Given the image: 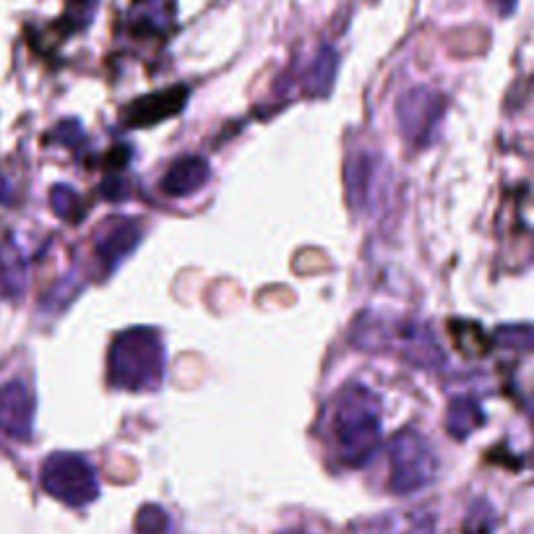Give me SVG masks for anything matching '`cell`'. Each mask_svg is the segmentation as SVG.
<instances>
[{
	"mask_svg": "<svg viewBox=\"0 0 534 534\" xmlns=\"http://www.w3.org/2000/svg\"><path fill=\"white\" fill-rule=\"evenodd\" d=\"M334 451L347 467H365L381 443V402L363 383H347L331 407Z\"/></svg>",
	"mask_w": 534,
	"mask_h": 534,
	"instance_id": "cell-1",
	"label": "cell"
},
{
	"mask_svg": "<svg viewBox=\"0 0 534 534\" xmlns=\"http://www.w3.org/2000/svg\"><path fill=\"white\" fill-rule=\"evenodd\" d=\"M107 381L123 391H157L165 381V347L154 329H128L107 352Z\"/></svg>",
	"mask_w": 534,
	"mask_h": 534,
	"instance_id": "cell-2",
	"label": "cell"
},
{
	"mask_svg": "<svg viewBox=\"0 0 534 534\" xmlns=\"http://www.w3.org/2000/svg\"><path fill=\"white\" fill-rule=\"evenodd\" d=\"M352 339H355L360 350L396 352L402 360H407L409 365H417V368L433 370L443 365V352L438 347V339L420 321H409V318L389 321V318L363 316L355 324Z\"/></svg>",
	"mask_w": 534,
	"mask_h": 534,
	"instance_id": "cell-3",
	"label": "cell"
},
{
	"mask_svg": "<svg viewBox=\"0 0 534 534\" xmlns=\"http://www.w3.org/2000/svg\"><path fill=\"white\" fill-rule=\"evenodd\" d=\"M391 459V490L396 495H409L428 488L436 480L438 459L436 451L425 436L417 430L396 433L389 446Z\"/></svg>",
	"mask_w": 534,
	"mask_h": 534,
	"instance_id": "cell-4",
	"label": "cell"
},
{
	"mask_svg": "<svg viewBox=\"0 0 534 534\" xmlns=\"http://www.w3.org/2000/svg\"><path fill=\"white\" fill-rule=\"evenodd\" d=\"M40 482L45 493H50L55 501L66 503L71 508L89 506L99 498V482L94 475V467L84 456L58 451L47 456L42 464Z\"/></svg>",
	"mask_w": 534,
	"mask_h": 534,
	"instance_id": "cell-5",
	"label": "cell"
},
{
	"mask_svg": "<svg viewBox=\"0 0 534 534\" xmlns=\"http://www.w3.org/2000/svg\"><path fill=\"white\" fill-rule=\"evenodd\" d=\"M443 97L428 86H415L399 97L396 102V118L404 141L415 149H425L433 144L436 131L443 120Z\"/></svg>",
	"mask_w": 534,
	"mask_h": 534,
	"instance_id": "cell-6",
	"label": "cell"
},
{
	"mask_svg": "<svg viewBox=\"0 0 534 534\" xmlns=\"http://www.w3.org/2000/svg\"><path fill=\"white\" fill-rule=\"evenodd\" d=\"M34 425V396L21 381L0 386V433L14 441H29Z\"/></svg>",
	"mask_w": 534,
	"mask_h": 534,
	"instance_id": "cell-7",
	"label": "cell"
},
{
	"mask_svg": "<svg viewBox=\"0 0 534 534\" xmlns=\"http://www.w3.org/2000/svg\"><path fill=\"white\" fill-rule=\"evenodd\" d=\"M141 240V227L133 222V219L113 217L107 219L102 230L97 232V240H94V253H97V261L105 266L107 271H113L115 266L133 253V248L139 245Z\"/></svg>",
	"mask_w": 534,
	"mask_h": 534,
	"instance_id": "cell-8",
	"label": "cell"
},
{
	"mask_svg": "<svg viewBox=\"0 0 534 534\" xmlns=\"http://www.w3.org/2000/svg\"><path fill=\"white\" fill-rule=\"evenodd\" d=\"M185 94H188V89H183V86H172L167 92H157L149 94V97L136 99V102L126 110V123L133 128L154 126L159 120L170 118V115H178L180 107L185 105Z\"/></svg>",
	"mask_w": 534,
	"mask_h": 534,
	"instance_id": "cell-9",
	"label": "cell"
},
{
	"mask_svg": "<svg viewBox=\"0 0 534 534\" xmlns=\"http://www.w3.org/2000/svg\"><path fill=\"white\" fill-rule=\"evenodd\" d=\"M211 170L201 157H183L175 159L170 165V170L165 172L162 178V193H167L170 198H185L193 196L196 191H201L209 180Z\"/></svg>",
	"mask_w": 534,
	"mask_h": 534,
	"instance_id": "cell-10",
	"label": "cell"
},
{
	"mask_svg": "<svg viewBox=\"0 0 534 534\" xmlns=\"http://www.w3.org/2000/svg\"><path fill=\"white\" fill-rule=\"evenodd\" d=\"M175 21L172 0H136L128 14V29L144 34H165Z\"/></svg>",
	"mask_w": 534,
	"mask_h": 534,
	"instance_id": "cell-11",
	"label": "cell"
},
{
	"mask_svg": "<svg viewBox=\"0 0 534 534\" xmlns=\"http://www.w3.org/2000/svg\"><path fill=\"white\" fill-rule=\"evenodd\" d=\"M485 422L480 404L472 399V396H456L454 402L449 404V415H446V428L454 438L464 441L469 433H475Z\"/></svg>",
	"mask_w": 534,
	"mask_h": 534,
	"instance_id": "cell-12",
	"label": "cell"
},
{
	"mask_svg": "<svg viewBox=\"0 0 534 534\" xmlns=\"http://www.w3.org/2000/svg\"><path fill=\"white\" fill-rule=\"evenodd\" d=\"M433 532V516L425 511H402V514H386L370 524L368 534H430Z\"/></svg>",
	"mask_w": 534,
	"mask_h": 534,
	"instance_id": "cell-13",
	"label": "cell"
},
{
	"mask_svg": "<svg viewBox=\"0 0 534 534\" xmlns=\"http://www.w3.org/2000/svg\"><path fill=\"white\" fill-rule=\"evenodd\" d=\"M334 73H337V53L331 47H321L310 63L308 73H305V84H308L310 94L324 97L334 84Z\"/></svg>",
	"mask_w": 534,
	"mask_h": 534,
	"instance_id": "cell-14",
	"label": "cell"
},
{
	"mask_svg": "<svg viewBox=\"0 0 534 534\" xmlns=\"http://www.w3.org/2000/svg\"><path fill=\"white\" fill-rule=\"evenodd\" d=\"M370 159L365 154H357L347 162V196H350V206L363 209L368 201V183H370Z\"/></svg>",
	"mask_w": 534,
	"mask_h": 534,
	"instance_id": "cell-15",
	"label": "cell"
},
{
	"mask_svg": "<svg viewBox=\"0 0 534 534\" xmlns=\"http://www.w3.org/2000/svg\"><path fill=\"white\" fill-rule=\"evenodd\" d=\"M50 206H53L55 214H58L60 219H66V222H76V219H81V214H84L79 193L73 191L71 185H55L53 191H50Z\"/></svg>",
	"mask_w": 534,
	"mask_h": 534,
	"instance_id": "cell-16",
	"label": "cell"
},
{
	"mask_svg": "<svg viewBox=\"0 0 534 534\" xmlns=\"http://www.w3.org/2000/svg\"><path fill=\"white\" fill-rule=\"evenodd\" d=\"M498 344L506 350L514 352H534V326L519 324V326H501L495 334Z\"/></svg>",
	"mask_w": 534,
	"mask_h": 534,
	"instance_id": "cell-17",
	"label": "cell"
},
{
	"mask_svg": "<svg viewBox=\"0 0 534 534\" xmlns=\"http://www.w3.org/2000/svg\"><path fill=\"white\" fill-rule=\"evenodd\" d=\"M167 524H170V519H167L165 508L154 506V503L144 506L136 514V534H165Z\"/></svg>",
	"mask_w": 534,
	"mask_h": 534,
	"instance_id": "cell-18",
	"label": "cell"
},
{
	"mask_svg": "<svg viewBox=\"0 0 534 534\" xmlns=\"http://www.w3.org/2000/svg\"><path fill=\"white\" fill-rule=\"evenodd\" d=\"M493 524H495V514H493V508H490V503L477 501L475 506L469 508V516H467V521H464V532L490 534L493 532Z\"/></svg>",
	"mask_w": 534,
	"mask_h": 534,
	"instance_id": "cell-19",
	"label": "cell"
},
{
	"mask_svg": "<svg viewBox=\"0 0 534 534\" xmlns=\"http://www.w3.org/2000/svg\"><path fill=\"white\" fill-rule=\"evenodd\" d=\"M53 139H58V144L73 146L84 139V131H81V126L76 120H63V123L53 131Z\"/></svg>",
	"mask_w": 534,
	"mask_h": 534,
	"instance_id": "cell-20",
	"label": "cell"
},
{
	"mask_svg": "<svg viewBox=\"0 0 534 534\" xmlns=\"http://www.w3.org/2000/svg\"><path fill=\"white\" fill-rule=\"evenodd\" d=\"M19 290H21V282L19 279L11 277V269H8L6 261H3V256H0V295L3 297L16 295Z\"/></svg>",
	"mask_w": 534,
	"mask_h": 534,
	"instance_id": "cell-21",
	"label": "cell"
},
{
	"mask_svg": "<svg viewBox=\"0 0 534 534\" xmlns=\"http://www.w3.org/2000/svg\"><path fill=\"white\" fill-rule=\"evenodd\" d=\"M490 6H493L501 16H511L516 8V0H490Z\"/></svg>",
	"mask_w": 534,
	"mask_h": 534,
	"instance_id": "cell-22",
	"label": "cell"
},
{
	"mask_svg": "<svg viewBox=\"0 0 534 534\" xmlns=\"http://www.w3.org/2000/svg\"><path fill=\"white\" fill-rule=\"evenodd\" d=\"M94 6H97V0H73V8H76V11H81L84 21L92 16Z\"/></svg>",
	"mask_w": 534,
	"mask_h": 534,
	"instance_id": "cell-23",
	"label": "cell"
},
{
	"mask_svg": "<svg viewBox=\"0 0 534 534\" xmlns=\"http://www.w3.org/2000/svg\"><path fill=\"white\" fill-rule=\"evenodd\" d=\"M0 204H11V191H8V180L0 175Z\"/></svg>",
	"mask_w": 534,
	"mask_h": 534,
	"instance_id": "cell-24",
	"label": "cell"
},
{
	"mask_svg": "<svg viewBox=\"0 0 534 534\" xmlns=\"http://www.w3.org/2000/svg\"><path fill=\"white\" fill-rule=\"evenodd\" d=\"M279 534H308V532H303V529H287V532H279Z\"/></svg>",
	"mask_w": 534,
	"mask_h": 534,
	"instance_id": "cell-25",
	"label": "cell"
}]
</instances>
